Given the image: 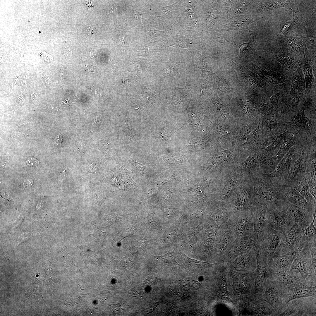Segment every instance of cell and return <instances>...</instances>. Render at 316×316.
Returning a JSON list of instances; mask_svg holds the SVG:
<instances>
[{"label": "cell", "instance_id": "1", "mask_svg": "<svg viewBox=\"0 0 316 316\" xmlns=\"http://www.w3.org/2000/svg\"><path fill=\"white\" fill-rule=\"evenodd\" d=\"M282 117L286 130L294 134L299 143L312 145L316 143V121L306 116L303 109L290 116Z\"/></svg>", "mask_w": 316, "mask_h": 316}, {"label": "cell", "instance_id": "2", "mask_svg": "<svg viewBox=\"0 0 316 316\" xmlns=\"http://www.w3.org/2000/svg\"><path fill=\"white\" fill-rule=\"evenodd\" d=\"M287 201L272 202L268 201L266 213V224L272 229L283 234L289 230L295 222L285 208Z\"/></svg>", "mask_w": 316, "mask_h": 316}, {"label": "cell", "instance_id": "3", "mask_svg": "<svg viewBox=\"0 0 316 316\" xmlns=\"http://www.w3.org/2000/svg\"><path fill=\"white\" fill-rule=\"evenodd\" d=\"M300 146L296 145L292 147L284 156L274 170L268 174L261 173V178L269 182L288 186L289 171L292 164L299 156Z\"/></svg>", "mask_w": 316, "mask_h": 316}, {"label": "cell", "instance_id": "4", "mask_svg": "<svg viewBox=\"0 0 316 316\" xmlns=\"http://www.w3.org/2000/svg\"><path fill=\"white\" fill-rule=\"evenodd\" d=\"M282 235L265 224L255 243L254 246L267 263L274 255Z\"/></svg>", "mask_w": 316, "mask_h": 316}, {"label": "cell", "instance_id": "5", "mask_svg": "<svg viewBox=\"0 0 316 316\" xmlns=\"http://www.w3.org/2000/svg\"><path fill=\"white\" fill-rule=\"evenodd\" d=\"M305 229L295 222L291 228L282 234L275 254L292 255L303 247L301 243Z\"/></svg>", "mask_w": 316, "mask_h": 316}, {"label": "cell", "instance_id": "6", "mask_svg": "<svg viewBox=\"0 0 316 316\" xmlns=\"http://www.w3.org/2000/svg\"><path fill=\"white\" fill-rule=\"evenodd\" d=\"M236 238L228 222L219 227L215 236L212 259L217 263L221 262L223 257Z\"/></svg>", "mask_w": 316, "mask_h": 316}, {"label": "cell", "instance_id": "7", "mask_svg": "<svg viewBox=\"0 0 316 316\" xmlns=\"http://www.w3.org/2000/svg\"><path fill=\"white\" fill-rule=\"evenodd\" d=\"M316 275L308 276L303 281L286 287L283 296V303L286 306L291 300L303 297H316Z\"/></svg>", "mask_w": 316, "mask_h": 316}, {"label": "cell", "instance_id": "8", "mask_svg": "<svg viewBox=\"0 0 316 316\" xmlns=\"http://www.w3.org/2000/svg\"><path fill=\"white\" fill-rule=\"evenodd\" d=\"M268 202L265 199L256 197L252 198L249 202L248 207L254 224L253 231L251 237L255 243L266 222Z\"/></svg>", "mask_w": 316, "mask_h": 316}, {"label": "cell", "instance_id": "9", "mask_svg": "<svg viewBox=\"0 0 316 316\" xmlns=\"http://www.w3.org/2000/svg\"><path fill=\"white\" fill-rule=\"evenodd\" d=\"M286 287L279 283L272 275L268 278L265 289L261 298L271 306L277 316L284 309L283 298Z\"/></svg>", "mask_w": 316, "mask_h": 316}, {"label": "cell", "instance_id": "10", "mask_svg": "<svg viewBox=\"0 0 316 316\" xmlns=\"http://www.w3.org/2000/svg\"><path fill=\"white\" fill-rule=\"evenodd\" d=\"M231 270L229 274L232 280L231 291L235 296L246 300L253 295L254 288L253 273H242Z\"/></svg>", "mask_w": 316, "mask_h": 316}, {"label": "cell", "instance_id": "11", "mask_svg": "<svg viewBox=\"0 0 316 316\" xmlns=\"http://www.w3.org/2000/svg\"><path fill=\"white\" fill-rule=\"evenodd\" d=\"M200 236L196 246L197 253L201 258L207 261L212 259L215 236L219 227L207 223L200 225Z\"/></svg>", "mask_w": 316, "mask_h": 316}, {"label": "cell", "instance_id": "12", "mask_svg": "<svg viewBox=\"0 0 316 316\" xmlns=\"http://www.w3.org/2000/svg\"><path fill=\"white\" fill-rule=\"evenodd\" d=\"M255 191L260 198L272 202L288 201L284 194L285 186L268 182L260 176L253 179Z\"/></svg>", "mask_w": 316, "mask_h": 316}, {"label": "cell", "instance_id": "13", "mask_svg": "<svg viewBox=\"0 0 316 316\" xmlns=\"http://www.w3.org/2000/svg\"><path fill=\"white\" fill-rule=\"evenodd\" d=\"M316 314V298L308 297L291 300L278 316H315Z\"/></svg>", "mask_w": 316, "mask_h": 316}, {"label": "cell", "instance_id": "14", "mask_svg": "<svg viewBox=\"0 0 316 316\" xmlns=\"http://www.w3.org/2000/svg\"><path fill=\"white\" fill-rule=\"evenodd\" d=\"M254 248L257 265L253 274L254 288L252 296L260 298L265 289L267 280L272 275V273L267 262L262 256L257 249L255 247Z\"/></svg>", "mask_w": 316, "mask_h": 316}, {"label": "cell", "instance_id": "15", "mask_svg": "<svg viewBox=\"0 0 316 316\" xmlns=\"http://www.w3.org/2000/svg\"><path fill=\"white\" fill-rule=\"evenodd\" d=\"M311 247L304 245L292 254L293 261L290 270H297L304 280L310 274H314L316 275V268L312 261Z\"/></svg>", "mask_w": 316, "mask_h": 316}, {"label": "cell", "instance_id": "16", "mask_svg": "<svg viewBox=\"0 0 316 316\" xmlns=\"http://www.w3.org/2000/svg\"><path fill=\"white\" fill-rule=\"evenodd\" d=\"M227 222L236 237H251L253 231L254 224L249 209L231 217Z\"/></svg>", "mask_w": 316, "mask_h": 316}, {"label": "cell", "instance_id": "17", "mask_svg": "<svg viewBox=\"0 0 316 316\" xmlns=\"http://www.w3.org/2000/svg\"><path fill=\"white\" fill-rule=\"evenodd\" d=\"M199 226L194 227L179 226L178 234L181 242L178 248L195 254L197 244L200 236Z\"/></svg>", "mask_w": 316, "mask_h": 316}, {"label": "cell", "instance_id": "18", "mask_svg": "<svg viewBox=\"0 0 316 316\" xmlns=\"http://www.w3.org/2000/svg\"><path fill=\"white\" fill-rule=\"evenodd\" d=\"M254 247L248 252L238 256L231 261L227 262L228 266L234 270L240 273H254L257 265Z\"/></svg>", "mask_w": 316, "mask_h": 316}, {"label": "cell", "instance_id": "19", "mask_svg": "<svg viewBox=\"0 0 316 316\" xmlns=\"http://www.w3.org/2000/svg\"><path fill=\"white\" fill-rule=\"evenodd\" d=\"M255 243L251 237H236L223 257L221 262L231 261L238 256L245 253L254 246Z\"/></svg>", "mask_w": 316, "mask_h": 316}, {"label": "cell", "instance_id": "20", "mask_svg": "<svg viewBox=\"0 0 316 316\" xmlns=\"http://www.w3.org/2000/svg\"><path fill=\"white\" fill-rule=\"evenodd\" d=\"M229 206L220 203L214 206L211 209L206 210L205 223L220 227L227 222L230 217Z\"/></svg>", "mask_w": 316, "mask_h": 316}, {"label": "cell", "instance_id": "21", "mask_svg": "<svg viewBox=\"0 0 316 316\" xmlns=\"http://www.w3.org/2000/svg\"><path fill=\"white\" fill-rule=\"evenodd\" d=\"M286 210L295 220V222L305 229L313 220L316 209L312 210L299 207L288 202L286 203Z\"/></svg>", "mask_w": 316, "mask_h": 316}, {"label": "cell", "instance_id": "22", "mask_svg": "<svg viewBox=\"0 0 316 316\" xmlns=\"http://www.w3.org/2000/svg\"><path fill=\"white\" fill-rule=\"evenodd\" d=\"M261 130L263 138L277 132L284 125L283 117L277 111H270L262 118Z\"/></svg>", "mask_w": 316, "mask_h": 316}, {"label": "cell", "instance_id": "23", "mask_svg": "<svg viewBox=\"0 0 316 316\" xmlns=\"http://www.w3.org/2000/svg\"><path fill=\"white\" fill-rule=\"evenodd\" d=\"M311 146H301L299 156L292 164L289 171V184L299 178L305 177L308 151Z\"/></svg>", "mask_w": 316, "mask_h": 316}, {"label": "cell", "instance_id": "24", "mask_svg": "<svg viewBox=\"0 0 316 316\" xmlns=\"http://www.w3.org/2000/svg\"><path fill=\"white\" fill-rule=\"evenodd\" d=\"M298 143V140L296 136L294 134L286 130L283 140L280 145L279 150L275 155L270 158V165L272 171L274 170L280 161L290 149Z\"/></svg>", "mask_w": 316, "mask_h": 316}, {"label": "cell", "instance_id": "25", "mask_svg": "<svg viewBox=\"0 0 316 316\" xmlns=\"http://www.w3.org/2000/svg\"><path fill=\"white\" fill-rule=\"evenodd\" d=\"M181 220L168 225L160 240V243L166 248L174 250L179 247L181 239L178 234Z\"/></svg>", "mask_w": 316, "mask_h": 316}, {"label": "cell", "instance_id": "26", "mask_svg": "<svg viewBox=\"0 0 316 316\" xmlns=\"http://www.w3.org/2000/svg\"><path fill=\"white\" fill-rule=\"evenodd\" d=\"M272 275L281 285L287 287L304 280L296 270H284L273 271Z\"/></svg>", "mask_w": 316, "mask_h": 316}, {"label": "cell", "instance_id": "27", "mask_svg": "<svg viewBox=\"0 0 316 316\" xmlns=\"http://www.w3.org/2000/svg\"><path fill=\"white\" fill-rule=\"evenodd\" d=\"M286 130L284 125L277 132L264 138L260 149L265 150L270 157L273 156L277 147L282 141Z\"/></svg>", "mask_w": 316, "mask_h": 316}, {"label": "cell", "instance_id": "28", "mask_svg": "<svg viewBox=\"0 0 316 316\" xmlns=\"http://www.w3.org/2000/svg\"><path fill=\"white\" fill-rule=\"evenodd\" d=\"M175 250L181 262L188 269L192 271H200L212 267L217 263H210L208 261H200L191 258L185 254L179 248H177Z\"/></svg>", "mask_w": 316, "mask_h": 316}, {"label": "cell", "instance_id": "29", "mask_svg": "<svg viewBox=\"0 0 316 316\" xmlns=\"http://www.w3.org/2000/svg\"><path fill=\"white\" fill-rule=\"evenodd\" d=\"M284 194L288 202L291 204L306 209H316V207L308 203L305 199L293 188L285 186L284 188Z\"/></svg>", "mask_w": 316, "mask_h": 316}, {"label": "cell", "instance_id": "30", "mask_svg": "<svg viewBox=\"0 0 316 316\" xmlns=\"http://www.w3.org/2000/svg\"><path fill=\"white\" fill-rule=\"evenodd\" d=\"M293 261L292 255L275 254L268 262V264L272 272L290 269Z\"/></svg>", "mask_w": 316, "mask_h": 316}, {"label": "cell", "instance_id": "31", "mask_svg": "<svg viewBox=\"0 0 316 316\" xmlns=\"http://www.w3.org/2000/svg\"><path fill=\"white\" fill-rule=\"evenodd\" d=\"M295 188L307 201L316 207V200L310 193L308 184L305 177H302L289 183L288 186Z\"/></svg>", "mask_w": 316, "mask_h": 316}, {"label": "cell", "instance_id": "32", "mask_svg": "<svg viewBox=\"0 0 316 316\" xmlns=\"http://www.w3.org/2000/svg\"><path fill=\"white\" fill-rule=\"evenodd\" d=\"M316 144L309 148L306 162L305 177L307 180L312 179L316 182Z\"/></svg>", "mask_w": 316, "mask_h": 316}, {"label": "cell", "instance_id": "33", "mask_svg": "<svg viewBox=\"0 0 316 316\" xmlns=\"http://www.w3.org/2000/svg\"><path fill=\"white\" fill-rule=\"evenodd\" d=\"M316 218V214H315L313 220L305 230L301 240L303 246L316 247V230L314 225Z\"/></svg>", "mask_w": 316, "mask_h": 316}, {"label": "cell", "instance_id": "34", "mask_svg": "<svg viewBox=\"0 0 316 316\" xmlns=\"http://www.w3.org/2000/svg\"><path fill=\"white\" fill-rule=\"evenodd\" d=\"M260 123L248 136L246 142V144L251 149L257 150L260 149V146L264 138L262 130L260 128Z\"/></svg>", "mask_w": 316, "mask_h": 316}, {"label": "cell", "instance_id": "35", "mask_svg": "<svg viewBox=\"0 0 316 316\" xmlns=\"http://www.w3.org/2000/svg\"><path fill=\"white\" fill-rule=\"evenodd\" d=\"M175 250L169 251L166 254L155 257L165 266L171 268L177 267L180 265L176 262L174 254Z\"/></svg>", "mask_w": 316, "mask_h": 316}, {"label": "cell", "instance_id": "36", "mask_svg": "<svg viewBox=\"0 0 316 316\" xmlns=\"http://www.w3.org/2000/svg\"><path fill=\"white\" fill-rule=\"evenodd\" d=\"M248 29L250 36L249 41L247 42L243 43L238 46L234 44L237 46L240 49L239 54L237 57L238 58L245 56L247 54L253 51L256 48V45L254 41V36L251 35Z\"/></svg>", "mask_w": 316, "mask_h": 316}, {"label": "cell", "instance_id": "37", "mask_svg": "<svg viewBox=\"0 0 316 316\" xmlns=\"http://www.w3.org/2000/svg\"><path fill=\"white\" fill-rule=\"evenodd\" d=\"M287 1L270 0L264 1L261 5L262 11L267 12L281 7H286L288 5Z\"/></svg>", "mask_w": 316, "mask_h": 316}, {"label": "cell", "instance_id": "38", "mask_svg": "<svg viewBox=\"0 0 316 316\" xmlns=\"http://www.w3.org/2000/svg\"><path fill=\"white\" fill-rule=\"evenodd\" d=\"M219 281V286L217 291L218 297L223 300L231 302L228 292L226 276L221 274L220 276Z\"/></svg>", "mask_w": 316, "mask_h": 316}, {"label": "cell", "instance_id": "39", "mask_svg": "<svg viewBox=\"0 0 316 316\" xmlns=\"http://www.w3.org/2000/svg\"><path fill=\"white\" fill-rule=\"evenodd\" d=\"M287 46L293 50L296 51L303 50L304 48V43L302 39L298 36L288 37L285 41Z\"/></svg>", "mask_w": 316, "mask_h": 316}, {"label": "cell", "instance_id": "40", "mask_svg": "<svg viewBox=\"0 0 316 316\" xmlns=\"http://www.w3.org/2000/svg\"><path fill=\"white\" fill-rule=\"evenodd\" d=\"M309 186V190L311 195L316 200V182L312 179L307 180Z\"/></svg>", "mask_w": 316, "mask_h": 316}, {"label": "cell", "instance_id": "41", "mask_svg": "<svg viewBox=\"0 0 316 316\" xmlns=\"http://www.w3.org/2000/svg\"><path fill=\"white\" fill-rule=\"evenodd\" d=\"M291 24V21L287 22L285 23L283 26L279 33L277 35V37H280L284 35L291 29V26H293Z\"/></svg>", "mask_w": 316, "mask_h": 316}, {"label": "cell", "instance_id": "42", "mask_svg": "<svg viewBox=\"0 0 316 316\" xmlns=\"http://www.w3.org/2000/svg\"><path fill=\"white\" fill-rule=\"evenodd\" d=\"M244 104V109L246 112L250 113L253 110L255 104L253 101H247L245 102Z\"/></svg>", "mask_w": 316, "mask_h": 316}, {"label": "cell", "instance_id": "43", "mask_svg": "<svg viewBox=\"0 0 316 316\" xmlns=\"http://www.w3.org/2000/svg\"><path fill=\"white\" fill-rule=\"evenodd\" d=\"M191 121V123L193 124V126L195 128H197V129L199 131L202 130L203 127L202 124L200 122L201 121L199 120L196 119L195 120H194Z\"/></svg>", "mask_w": 316, "mask_h": 316}, {"label": "cell", "instance_id": "44", "mask_svg": "<svg viewBox=\"0 0 316 316\" xmlns=\"http://www.w3.org/2000/svg\"><path fill=\"white\" fill-rule=\"evenodd\" d=\"M27 164L29 166H36L39 164L38 160L34 158H30L28 159L26 161Z\"/></svg>", "mask_w": 316, "mask_h": 316}, {"label": "cell", "instance_id": "45", "mask_svg": "<svg viewBox=\"0 0 316 316\" xmlns=\"http://www.w3.org/2000/svg\"><path fill=\"white\" fill-rule=\"evenodd\" d=\"M62 135L60 134H58L54 139V142L55 145L56 146L60 145L62 142Z\"/></svg>", "mask_w": 316, "mask_h": 316}, {"label": "cell", "instance_id": "46", "mask_svg": "<svg viewBox=\"0 0 316 316\" xmlns=\"http://www.w3.org/2000/svg\"><path fill=\"white\" fill-rule=\"evenodd\" d=\"M65 176L64 174L61 173L59 177V182L60 184L61 185H63L65 182Z\"/></svg>", "mask_w": 316, "mask_h": 316}, {"label": "cell", "instance_id": "47", "mask_svg": "<svg viewBox=\"0 0 316 316\" xmlns=\"http://www.w3.org/2000/svg\"><path fill=\"white\" fill-rule=\"evenodd\" d=\"M64 54L66 56L68 57H70L71 56L72 51L70 48H66L64 50Z\"/></svg>", "mask_w": 316, "mask_h": 316}, {"label": "cell", "instance_id": "48", "mask_svg": "<svg viewBox=\"0 0 316 316\" xmlns=\"http://www.w3.org/2000/svg\"><path fill=\"white\" fill-rule=\"evenodd\" d=\"M90 172L92 173H95L97 171V169L96 166L93 164L91 165L90 168Z\"/></svg>", "mask_w": 316, "mask_h": 316}, {"label": "cell", "instance_id": "49", "mask_svg": "<svg viewBox=\"0 0 316 316\" xmlns=\"http://www.w3.org/2000/svg\"><path fill=\"white\" fill-rule=\"evenodd\" d=\"M94 31L93 28L92 27H89L88 28L87 30V32L88 34L92 33Z\"/></svg>", "mask_w": 316, "mask_h": 316}, {"label": "cell", "instance_id": "50", "mask_svg": "<svg viewBox=\"0 0 316 316\" xmlns=\"http://www.w3.org/2000/svg\"><path fill=\"white\" fill-rule=\"evenodd\" d=\"M89 53L90 56L92 58H94L95 56V54L93 51H90L89 52Z\"/></svg>", "mask_w": 316, "mask_h": 316}]
</instances>
